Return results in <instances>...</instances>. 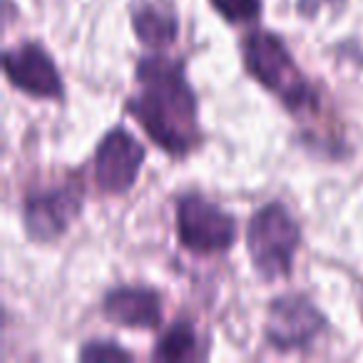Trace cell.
<instances>
[{
	"label": "cell",
	"instance_id": "cell-4",
	"mask_svg": "<svg viewBox=\"0 0 363 363\" xmlns=\"http://www.w3.org/2000/svg\"><path fill=\"white\" fill-rule=\"evenodd\" d=\"M177 239L199 257L224 254L237 242V222L202 194H184L177 202Z\"/></svg>",
	"mask_w": 363,
	"mask_h": 363
},
{
	"label": "cell",
	"instance_id": "cell-1",
	"mask_svg": "<svg viewBox=\"0 0 363 363\" xmlns=\"http://www.w3.org/2000/svg\"><path fill=\"white\" fill-rule=\"evenodd\" d=\"M135 75L140 87L127 100V112L167 155H189L202 135L197 95L184 77V65L164 55L142 57Z\"/></svg>",
	"mask_w": 363,
	"mask_h": 363
},
{
	"label": "cell",
	"instance_id": "cell-8",
	"mask_svg": "<svg viewBox=\"0 0 363 363\" xmlns=\"http://www.w3.org/2000/svg\"><path fill=\"white\" fill-rule=\"evenodd\" d=\"M3 70L16 90L35 100H60L62 77L52 57L38 43H23L3 55Z\"/></svg>",
	"mask_w": 363,
	"mask_h": 363
},
{
	"label": "cell",
	"instance_id": "cell-13",
	"mask_svg": "<svg viewBox=\"0 0 363 363\" xmlns=\"http://www.w3.org/2000/svg\"><path fill=\"white\" fill-rule=\"evenodd\" d=\"M132 353L125 351L122 346H117L115 341H90L82 346L80 361L90 363H105V361H130Z\"/></svg>",
	"mask_w": 363,
	"mask_h": 363
},
{
	"label": "cell",
	"instance_id": "cell-12",
	"mask_svg": "<svg viewBox=\"0 0 363 363\" xmlns=\"http://www.w3.org/2000/svg\"><path fill=\"white\" fill-rule=\"evenodd\" d=\"M212 8L232 26L254 23L262 16V0H212Z\"/></svg>",
	"mask_w": 363,
	"mask_h": 363
},
{
	"label": "cell",
	"instance_id": "cell-9",
	"mask_svg": "<svg viewBox=\"0 0 363 363\" xmlns=\"http://www.w3.org/2000/svg\"><path fill=\"white\" fill-rule=\"evenodd\" d=\"M102 313L117 326L152 331L162 323V296L147 286H117L102 301Z\"/></svg>",
	"mask_w": 363,
	"mask_h": 363
},
{
	"label": "cell",
	"instance_id": "cell-3",
	"mask_svg": "<svg viewBox=\"0 0 363 363\" xmlns=\"http://www.w3.org/2000/svg\"><path fill=\"white\" fill-rule=\"evenodd\" d=\"M298 242H301V229L286 204L269 202L249 219L247 252L254 272L264 281H277L291 274Z\"/></svg>",
	"mask_w": 363,
	"mask_h": 363
},
{
	"label": "cell",
	"instance_id": "cell-2",
	"mask_svg": "<svg viewBox=\"0 0 363 363\" xmlns=\"http://www.w3.org/2000/svg\"><path fill=\"white\" fill-rule=\"evenodd\" d=\"M242 60L247 72L291 112L316 107V92L294 62L281 38L267 30H254L242 40Z\"/></svg>",
	"mask_w": 363,
	"mask_h": 363
},
{
	"label": "cell",
	"instance_id": "cell-6",
	"mask_svg": "<svg viewBox=\"0 0 363 363\" xmlns=\"http://www.w3.org/2000/svg\"><path fill=\"white\" fill-rule=\"evenodd\" d=\"M323 328H326L323 313L306 296L289 294L272 301L264 333L277 351H296L316 341Z\"/></svg>",
	"mask_w": 363,
	"mask_h": 363
},
{
	"label": "cell",
	"instance_id": "cell-10",
	"mask_svg": "<svg viewBox=\"0 0 363 363\" xmlns=\"http://www.w3.org/2000/svg\"><path fill=\"white\" fill-rule=\"evenodd\" d=\"M132 28L135 35L147 48H169L179 35V21L169 6L160 3H142L132 11Z\"/></svg>",
	"mask_w": 363,
	"mask_h": 363
},
{
	"label": "cell",
	"instance_id": "cell-7",
	"mask_svg": "<svg viewBox=\"0 0 363 363\" xmlns=\"http://www.w3.org/2000/svg\"><path fill=\"white\" fill-rule=\"evenodd\" d=\"M145 162V147L125 127H112L95 150V182L105 194H125L135 187Z\"/></svg>",
	"mask_w": 363,
	"mask_h": 363
},
{
	"label": "cell",
	"instance_id": "cell-14",
	"mask_svg": "<svg viewBox=\"0 0 363 363\" xmlns=\"http://www.w3.org/2000/svg\"><path fill=\"white\" fill-rule=\"evenodd\" d=\"M323 3H338V0H298V13L306 18H313L323 8Z\"/></svg>",
	"mask_w": 363,
	"mask_h": 363
},
{
	"label": "cell",
	"instance_id": "cell-5",
	"mask_svg": "<svg viewBox=\"0 0 363 363\" xmlns=\"http://www.w3.org/2000/svg\"><path fill=\"white\" fill-rule=\"evenodd\" d=\"M82 182H65L50 189L30 192L23 202V224L33 242L50 244L72 227L82 212Z\"/></svg>",
	"mask_w": 363,
	"mask_h": 363
},
{
	"label": "cell",
	"instance_id": "cell-11",
	"mask_svg": "<svg viewBox=\"0 0 363 363\" xmlns=\"http://www.w3.org/2000/svg\"><path fill=\"white\" fill-rule=\"evenodd\" d=\"M197 351L199 341L192 323L174 321L157 341L152 358L155 361H192V358H197Z\"/></svg>",
	"mask_w": 363,
	"mask_h": 363
}]
</instances>
